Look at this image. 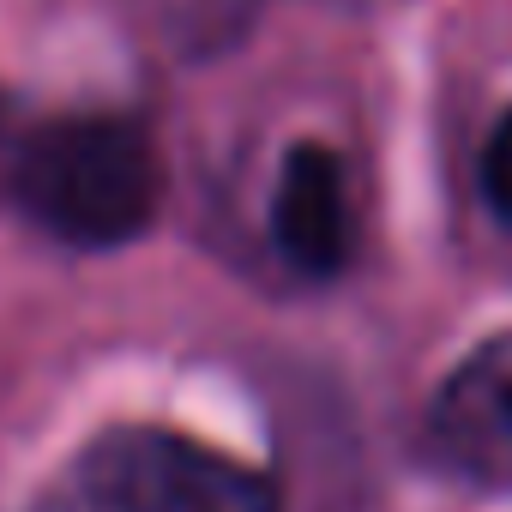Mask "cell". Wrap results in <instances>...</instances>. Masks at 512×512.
Listing matches in <instances>:
<instances>
[{"instance_id": "cell-1", "label": "cell", "mask_w": 512, "mask_h": 512, "mask_svg": "<svg viewBox=\"0 0 512 512\" xmlns=\"http://www.w3.org/2000/svg\"><path fill=\"white\" fill-rule=\"evenodd\" d=\"M13 193L73 247H121L151 223L163 163L151 133L127 115H61L25 133Z\"/></svg>"}, {"instance_id": "cell-2", "label": "cell", "mask_w": 512, "mask_h": 512, "mask_svg": "<svg viewBox=\"0 0 512 512\" xmlns=\"http://www.w3.org/2000/svg\"><path fill=\"white\" fill-rule=\"evenodd\" d=\"M31 512H278L272 482L175 428H109L79 446Z\"/></svg>"}, {"instance_id": "cell-3", "label": "cell", "mask_w": 512, "mask_h": 512, "mask_svg": "<svg viewBox=\"0 0 512 512\" xmlns=\"http://www.w3.org/2000/svg\"><path fill=\"white\" fill-rule=\"evenodd\" d=\"M272 247L302 278H338L356 253V193L332 145H290L272 181Z\"/></svg>"}, {"instance_id": "cell-4", "label": "cell", "mask_w": 512, "mask_h": 512, "mask_svg": "<svg viewBox=\"0 0 512 512\" xmlns=\"http://www.w3.org/2000/svg\"><path fill=\"white\" fill-rule=\"evenodd\" d=\"M434 446L482 482H512V332L476 344L428 410Z\"/></svg>"}, {"instance_id": "cell-5", "label": "cell", "mask_w": 512, "mask_h": 512, "mask_svg": "<svg viewBox=\"0 0 512 512\" xmlns=\"http://www.w3.org/2000/svg\"><path fill=\"white\" fill-rule=\"evenodd\" d=\"M482 193L500 223H512V115H500L488 151H482Z\"/></svg>"}, {"instance_id": "cell-6", "label": "cell", "mask_w": 512, "mask_h": 512, "mask_svg": "<svg viewBox=\"0 0 512 512\" xmlns=\"http://www.w3.org/2000/svg\"><path fill=\"white\" fill-rule=\"evenodd\" d=\"M19 151H25V133L13 127V109L0 97V193H13V175H19Z\"/></svg>"}]
</instances>
